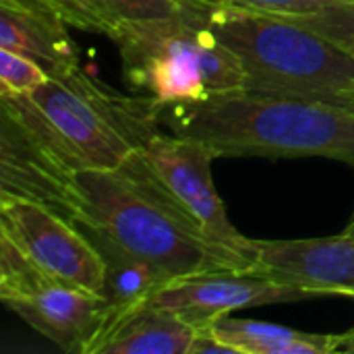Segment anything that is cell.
I'll return each instance as SVG.
<instances>
[{
	"mask_svg": "<svg viewBox=\"0 0 354 354\" xmlns=\"http://www.w3.org/2000/svg\"><path fill=\"white\" fill-rule=\"evenodd\" d=\"M201 4L209 6H228V8H241V10H253V12H266V15H309L340 2H353V0H197Z\"/></svg>",
	"mask_w": 354,
	"mask_h": 354,
	"instance_id": "ac0fdd59",
	"label": "cell"
},
{
	"mask_svg": "<svg viewBox=\"0 0 354 354\" xmlns=\"http://www.w3.org/2000/svg\"><path fill=\"white\" fill-rule=\"evenodd\" d=\"M77 172L29 95L0 91V195L39 201L71 220Z\"/></svg>",
	"mask_w": 354,
	"mask_h": 354,
	"instance_id": "8992f818",
	"label": "cell"
},
{
	"mask_svg": "<svg viewBox=\"0 0 354 354\" xmlns=\"http://www.w3.org/2000/svg\"><path fill=\"white\" fill-rule=\"evenodd\" d=\"M54 141L79 168L122 166L158 131L164 114L153 97H129L102 87L81 66L50 77L29 93Z\"/></svg>",
	"mask_w": 354,
	"mask_h": 354,
	"instance_id": "5b68a950",
	"label": "cell"
},
{
	"mask_svg": "<svg viewBox=\"0 0 354 354\" xmlns=\"http://www.w3.org/2000/svg\"><path fill=\"white\" fill-rule=\"evenodd\" d=\"M189 354H236V351L228 346L222 338H218L212 328H201L195 334Z\"/></svg>",
	"mask_w": 354,
	"mask_h": 354,
	"instance_id": "ffe728a7",
	"label": "cell"
},
{
	"mask_svg": "<svg viewBox=\"0 0 354 354\" xmlns=\"http://www.w3.org/2000/svg\"><path fill=\"white\" fill-rule=\"evenodd\" d=\"M58 10L71 27L95 33L110 31V19L97 4V0H44Z\"/></svg>",
	"mask_w": 354,
	"mask_h": 354,
	"instance_id": "d6986e66",
	"label": "cell"
},
{
	"mask_svg": "<svg viewBox=\"0 0 354 354\" xmlns=\"http://www.w3.org/2000/svg\"><path fill=\"white\" fill-rule=\"evenodd\" d=\"M83 232L95 243V247L100 249L106 261V286H104V299L108 311L106 326L122 317L124 313L145 305L151 299V295L166 284V278L147 261L122 251L120 247L112 245L100 234L87 230Z\"/></svg>",
	"mask_w": 354,
	"mask_h": 354,
	"instance_id": "5bb4252c",
	"label": "cell"
},
{
	"mask_svg": "<svg viewBox=\"0 0 354 354\" xmlns=\"http://www.w3.org/2000/svg\"><path fill=\"white\" fill-rule=\"evenodd\" d=\"M344 234H351V236H354V216H353V220L348 222V226L344 228Z\"/></svg>",
	"mask_w": 354,
	"mask_h": 354,
	"instance_id": "7402d4cb",
	"label": "cell"
},
{
	"mask_svg": "<svg viewBox=\"0 0 354 354\" xmlns=\"http://www.w3.org/2000/svg\"><path fill=\"white\" fill-rule=\"evenodd\" d=\"M71 205V220L79 228L147 261L166 282L201 272L255 268L201 232L139 149L118 168L79 170Z\"/></svg>",
	"mask_w": 354,
	"mask_h": 354,
	"instance_id": "6da1fadb",
	"label": "cell"
},
{
	"mask_svg": "<svg viewBox=\"0 0 354 354\" xmlns=\"http://www.w3.org/2000/svg\"><path fill=\"white\" fill-rule=\"evenodd\" d=\"M68 23L44 0H0V48L37 60L50 77L79 68Z\"/></svg>",
	"mask_w": 354,
	"mask_h": 354,
	"instance_id": "8fae6325",
	"label": "cell"
},
{
	"mask_svg": "<svg viewBox=\"0 0 354 354\" xmlns=\"http://www.w3.org/2000/svg\"><path fill=\"white\" fill-rule=\"evenodd\" d=\"M168 108L172 133L220 156L326 158L354 168V108L247 89Z\"/></svg>",
	"mask_w": 354,
	"mask_h": 354,
	"instance_id": "7a4b0ae2",
	"label": "cell"
},
{
	"mask_svg": "<svg viewBox=\"0 0 354 354\" xmlns=\"http://www.w3.org/2000/svg\"><path fill=\"white\" fill-rule=\"evenodd\" d=\"M197 4L241 60L247 91L354 108V58L326 35L282 15Z\"/></svg>",
	"mask_w": 354,
	"mask_h": 354,
	"instance_id": "3957f363",
	"label": "cell"
},
{
	"mask_svg": "<svg viewBox=\"0 0 354 354\" xmlns=\"http://www.w3.org/2000/svg\"><path fill=\"white\" fill-rule=\"evenodd\" d=\"M288 19L326 35L328 39L338 44L344 52H348L354 58V0L340 2V4H334L315 12H309V15H292Z\"/></svg>",
	"mask_w": 354,
	"mask_h": 354,
	"instance_id": "9a60e30c",
	"label": "cell"
},
{
	"mask_svg": "<svg viewBox=\"0 0 354 354\" xmlns=\"http://www.w3.org/2000/svg\"><path fill=\"white\" fill-rule=\"evenodd\" d=\"M0 301L64 353L89 354L108 319L104 297L68 286L46 272Z\"/></svg>",
	"mask_w": 354,
	"mask_h": 354,
	"instance_id": "30bf717a",
	"label": "cell"
},
{
	"mask_svg": "<svg viewBox=\"0 0 354 354\" xmlns=\"http://www.w3.org/2000/svg\"><path fill=\"white\" fill-rule=\"evenodd\" d=\"M311 297L315 295L307 288L257 270H218L170 280L147 303L201 330L239 309L295 303Z\"/></svg>",
	"mask_w": 354,
	"mask_h": 354,
	"instance_id": "9c48e42d",
	"label": "cell"
},
{
	"mask_svg": "<svg viewBox=\"0 0 354 354\" xmlns=\"http://www.w3.org/2000/svg\"><path fill=\"white\" fill-rule=\"evenodd\" d=\"M50 79L48 71L21 52L0 48V91L10 95H29Z\"/></svg>",
	"mask_w": 354,
	"mask_h": 354,
	"instance_id": "2e32d148",
	"label": "cell"
},
{
	"mask_svg": "<svg viewBox=\"0 0 354 354\" xmlns=\"http://www.w3.org/2000/svg\"><path fill=\"white\" fill-rule=\"evenodd\" d=\"M0 232L52 278L104 297V255L73 220L39 201L0 195Z\"/></svg>",
	"mask_w": 354,
	"mask_h": 354,
	"instance_id": "ba28073f",
	"label": "cell"
},
{
	"mask_svg": "<svg viewBox=\"0 0 354 354\" xmlns=\"http://www.w3.org/2000/svg\"><path fill=\"white\" fill-rule=\"evenodd\" d=\"M139 151L168 193L212 243L255 263V241L234 228L224 201L216 191L212 164L220 153L209 143L176 133H156Z\"/></svg>",
	"mask_w": 354,
	"mask_h": 354,
	"instance_id": "52a82bcc",
	"label": "cell"
},
{
	"mask_svg": "<svg viewBox=\"0 0 354 354\" xmlns=\"http://www.w3.org/2000/svg\"><path fill=\"white\" fill-rule=\"evenodd\" d=\"M342 351H344V353H354V328L351 330V336H348V340L344 342Z\"/></svg>",
	"mask_w": 354,
	"mask_h": 354,
	"instance_id": "44dd1931",
	"label": "cell"
},
{
	"mask_svg": "<svg viewBox=\"0 0 354 354\" xmlns=\"http://www.w3.org/2000/svg\"><path fill=\"white\" fill-rule=\"evenodd\" d=\"M110 39L118 46L127 85L164 108L245 89L241 60L195 0H180L170 17L118 23Z\"/></svg>",
	"mask_w": 354,
	"mask_h": 354,
	"instance_id": "277c9868",
	"label": "cell"
},
{
	"mask_svg": "<svg viewBox=\"0 0 354 354\" xmlns=\"http://www.w3.org/2000/svg\"><path fill=\"white\" fill-rule=\"evenodd\" d=\"M209 328L236 354H332L342 351L351 336V330L340 334H309L268 322L234 319L230 315Z\"/></svg>",
	"mask_w": 354,
	"mask_h": 354,
	"instance_id": "4fadbf2b",
	"label": "cell"
},
{
	"mask_svg": "<svg viewBox=\"0 0 354 354\" xmlns=\"http://www.w3.org/2000/svg\"><path fill=\"white\" fill-rule=\"evenodd\" d=\"M197 330L149 303L104 328L89 354H189Z\"/></svg>",
	"mask_w": 354,
	"mask_h": 354,
	"instance_id": "7c38bea8",
	"label": "cell"
},
{
	"mask_svg": "<svg viewBox=\"0 0 354 354\" xmlns=\"http://www.w3.org/2000/svg\"><path fill=\"white\" fill-rule=\"evenodd\" d=\"M97 4L104 8L114 27L127 21L170 17L180 10V0H97Z\"/></svg>",
	"mask_w": 354,
	"mask_h": 354,
	"instance_id": "e0dca14e",
	"label": "cell"
}]
</instances>
